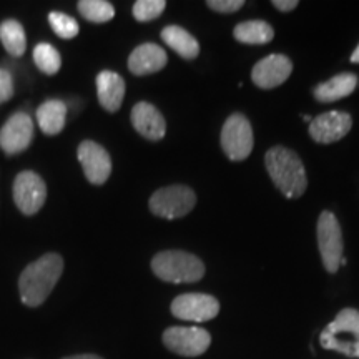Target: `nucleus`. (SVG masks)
<instances>
[{
	"label": "nucleus",
	"instance_id": "1",
	"mask_svg": "<svg viewBox=\"0 0 359 359\" xmlns=\"http://www.w3.org/2000/svg\"><path fill=\"white\" fill-rule=\"evenodd\" d=\"M64 273V259L57 253H47L30 263L19 280L20 299L25 306L37 308L45 303Z\"/></svg>",
	"mask_w": 359,
	"mask_h": 359
},
{
	"label": "nucleus",
	"instance_id": "2",
	"mask_svg": "<svg viewBox=\"0 0 359 359\" xmlns=\"http://www.w3.org/2000/svg\"><path fill=\"white\" fill-rule=\"evenodd\" d=\"M266 172L286 198H299L306 191V170L298 154L286 147H273L264 155Z\"/></svg>",
	"mask_w": 359,
	"mask_h": 359
},
{
	"label": "nucleus",
	"instance_id": "3",
	"mask_svg": "<svg viewBox=\"0 0 359 359\" xmlns=\"http://www.w3.org/2000/svg\"><path fill=\"white\" fill-rule=\"evenodd\" d=\"M151 271L167 283H196L205 276V264L198 257L182 250H167L151 259Z\"/></svg>",
	"mask_w": 359,
	"mask_h": 359
},
{
	"label": "nucleus",
	"instance_id": "4",
	"mask_svg": "<svg viewBox=\"0 0 359 359\" xmlns=\"http://www.w3.org/2000/svg\"><path fill=\"white\" fill-rule=\"evenodd\" d=\"M316 235L323 264H325L327 273L334 275L341 264L346 263V259L343 258V231H341L339 222L333 212L325 210L320 215L316 224Z\"/></svg>",
	"mask_w": 359,
	"mask_h": 359
},
{
	"label": "nucleus",
	"instance_id": "5",
	"mask_svg": "<svg viewBox=\"0 0 359 359\" xmlns=\"http://www.w3.org/2000/svg\"><path fill=\"white\" fill-rule=\"evenodd\" d=\"M150 210L155 217L178 219L195 208L196 195L190 187L172 185L156 190L150 198Z\"/></svg>",
	"mask_w": 359,
	"mask_h": 359
},
{
	"label": "nucleus",
	"instance_id": "6",
	"mask_svg": "<svg viewBox=\"0 0 359 359\" xmlns=\"http://www.w3.org/2000/svg\"><path fill=\"white\" fill-rule=\"evenodd\" d=\"M323 333L325 334H320L323 348L346 356L348 348L359 343V311L353 308L341 309Z\"/></svg>",
	"mask_w": 359,
	"mask_h": 359
},
{
	"label": "nucleus",
	"instance_id": "7",
	"mask_svg": "<svg viewBox=\"0 0 359 359\" xmlns=\"http://www.w3.org/2000/svg\"><path fill=\"white\" fill-rule=\"evenodd\" d=\"M253 128L243 114H233L222 128V148L233 161L246 160L253 151Z\"/></svg>",
	"mask_w": 359,
	"mask_h": 359
},
{
	"label": "nucleus",
	"instance_id": "8",
	"mask_svg": "<svg viewBox=\"0 0 359 359\" xmlns=\"http://www.w3.org/2000/svg\"><path fill=\"white\" fill-rule=\"evenodd\" d=\"M163 344L178 356L196 358L210 348L212 336L198 326H172L165 330Z\"/></svg>",
	"mask_w": 359,
	"mask_h": 359
},
{
	"label": "nucleus",
	"instance_id": "9",
	"mask_svg": "<svg viewBox=\"0 0 359 359\" xmlns=\"http://www.w3.org/2000/svg\"><path fill=\"white\" fill-rule=\"evenodd\" d=\"M172 314L175 318L191 323H206L218 316L219 303L212 294L185 293L172 302Z\"/></svg>",
	"mask_w": 359,
	"mask_h": 359
},
{
	"label": "nucleus",
	"instance_id": "10",
	"mask_svg": "<svg viewBox=\"0 0 359 359\" xmlns=\"http://www.w3.org/2000/svg\"><path fill=\"white\" fill-rule=\"evenodd\" d=\"M45 198H47V185L40 175L30 170L17 175L13 182V201L22 213L32 217L42 210Z\"/></svg>",
	"mask_w": 359,
	"mask_h": 359
},
{
	"label": "nucleus",
	"instance_id": "11",
	"mask_svg": "<svg viewBox=\"0 0 359 359\" xmlns=\"http://www.w3.org/2000/svg\"><path fill=\"white\" fill-rule=\"evenodd\" d=\"M34 122L29 114L17 111L4 123L0 130V148L6 155H17L25 151L32 143Z\"/></svg>",
	"mask_w": 359,
	"mask_h": 359
},
{
	"label": "nucleus",
	"instance_id": "12",
	"mask_svg": "<svg viewBox=\"0 0 359 359\" xmlns=\"http://www.w3.org/2000/svg\"><path fill=\"white\" fill-rule=\"evenodd\" d=\"M79 161L82 163L85 177L92 185H103L110 178L111 160L109 151L97 142L85 140L79 145Z\"/></svg>",
	"mask_w": 359,
	"mask_h": 359
},
{
	"label": "nucleus",
	"instance_id": "13",
	"mask_svg": "<svg viewBox=\"0 0 359 359\" xmlns=\"http://www.w3.org/2000/svg\"><path fill=\"white\" fill-rule=\"evenodd\" d=\"M293 72V64L286 55L281 53H273L262 58L257 65L251 70V79L257 87L263 90H271L280 87L290 79Z\"/></svg>",
	"mask_w": 359,
	"mask_h": 359
},
{
	"label": "nucleus",
	"instance_id": "14",
	"mask_svg": "<svg viewBox=\"0 0 359 359\" xmlns=\"http://www.w3.org/2000/svg\"><path fill=\"white\" fill-rule=\"evenodd\" d=\"M353 127L351 115L346 111H326L318 115L309 123V135L316 143L339 142Z\"/></svg>",
	"mask_w": 359,
	"mask_h": 359
},
{
	"label": "nucleus",
	"instance_id": "15",
	"mask_svg": "<svg viewBox=\"0 0 359 359\" xmlns=\"http://www.w3.org/2000/svg\"><path fill=\"white\" fill-rule=\"evenodd\" d=\"M132 125L142 137L147 140L158 142L167 133V122H165L163 115L155 105L148 102H138L132 110Z\"/></svg>",
	"mask_w": 359,
	"mask_h": 359
},
{
	"label": "nucleus",
	"instance_id": "16",
	"mask_svg": "<svg viewBox=\"0 0 359 359\" xmlns=\"http://www.w3.org/2000/svg\"><path fill=\"white\" fill-rule=\"evenodd\" d=\"M168 57L163 48L155 43H142L138 45L128 57V70L138 75H151L156 74L167 65Z\"/></svg>",
	"mask_w": 359,
	"mask_h": 359
},
{
	"label": "nucleus",
	"instance_id": "17",
	"mask_svg": "<svg viewBox=\"0 0 359 359\" xmlns=\"http://www.w3.org/2000/svg\"><path fill=\"white\" fill-rule=\"evenodd\" d=\"M97 95L100 105L110 114L120 110L125 97V82L118 74L103 70L97 75Z\"/></svg>",
	"mask_w": 359,
	"mask_h": 359
},
{
	"label": "nucleus",
	"instance_id": "18",
	"mask_svg": "<svg viewBox=\"0 0 359 359\" xmlns=\"http://www.w3.org/2000/svg\"><path fill=\"white\" fill-rule=\"evenodd\" d=\"M359 83V79L354 74H339L327 80L325 83H320L316 88L313 90V95L318 102L330 103V102H338L341 98L351 95L356 90Z\"/></svg>",
	"mask_w": 359,
	"mask_h": 359
},
{
	"label": "nucleus",
	"instance_id": "19",
	"mask_svg": "<svg viewBox=\"0 0 359 359\" xmlns=\"http://www.w3.org/2000/svg\"><path fill=\"white\" fill-rule=\"evenodd\" d=\"M161 40L168 45L172 50L178 53L185 60H193L200 55V43L198 40L190 32L178 25H168L161 30Z\"/></svg>",
	"mask_w": 359,
	"mask_h": 359
},
{
	"label": "nucleus",
	"instance_id": "20",
	"mask_svg": "<svg viewBox=\"0 0 359 359\" xmlns=\"http://www.w3.org/2000/svg\"><path fill=\"white\" fill-rule=\"evenodd\" d=\"M37 122L45 135H58L67 123V105L57 98L43 102L37 109Z\"/></svg>",
	"mask_w": 359,
	"mask_h": 359
},
{
	"label": "nucleus",
	"instance_id": "21",
	"mask_svg": "<svg viewBox=\"0 0 359 359\" xmlns=\"http://www.w3.org/2000/svg\"><path fill=\"white\" fill-rule=\"evenodd\" d=\"M233 35L240 43L266 45L275 37V30L264 20H246L235 27Z\"/></svg>",
	"mask_w": 359,
	"mask_h": 359
},
{
	"label": "nucleus",
	"instance_id": "22",
	"mask_svg": "<svg viewBox=\"0 0 359 359\" xmlns=\"http://www.w3.org/2000/svg\"><path fill=\"white\" fill-rule=\"evenodd\" d=\"M0 42L6 48L8 55L22 57L27 50V37L25 30L20 22L8 19L0 24Z\"/></svg>",
	"mask_w": 359,
	"mask_h": 359
},
{
	"label": "nucleus",
	"instance_id": "23",
	"mask_svg": "<svg viewBox=\"0 0 359 359\" xmlns=\"http://www.w3.org/2000/svg\"><path fill=\"white\" fill-rule=\"evenodd\" d=\"M79 12L85 20L93 24H105L115 17V8L105 0H82L79 2Z\"/></svg>",
	"mask_w": 359,
	"mask_h": 359
},
{
	"label": "nucleus",
	"instance_id": "24",
	"mask_svg": "<svg viewBox=\"0 0 359 359\" xmlns=\"http://www.w3.org/2000/svg\"><path fill=\"white\" fill-rule=\"evenodd\" d=\"M34 62L37 69L45 75H55L62 67V57L53 45L37 43L34 48Z\"/></svg>",
	"mask_w": 359,
	"mask_h": 359
},
{
	"label": "nucleus",
	"instance_id": "25",
	"mask_svg": "<svg viewBox=\"0 0 359 359\" xmlns=\"http://www.w3.org/2000/svg\"><path fill=\"white\" fill-rule=\"evenodd\" d=\"M48 24H50L53 32L57 34V37L65 40L77 37L80 32L79 22L64 12H52L48 15Z\"/></svg>",
	"mask_w": 359,
	"mask_h": 359
},
{
	"label": "nucleus",
	"instance_id": "26",
	"mask_svg": "<svg viewBox=\"0 0 359 359\" xmlns=\"http://www.w3.org/2000/svg\"><path fill=\"white\" fill-rule=\"evenodd\" d=\"M167 2L165 0H138L133 6V17L138 22L155 20L163 13Z\"/></svg>",
	"mask_w": 359,
	"mask_h": 359
},
{
	"label": "nucleus",
	"instance_id": "27",
	"mask_svg": "<svg viewBox=\"0 0 359 359\" xmlns=\"http://www.w3.org/2000/svg\"><path fill=\"white\" fill-rule=\"evenodd\" d=\"M212 11L219 12V13H233L236 11H240L241 7L245 6L243 0H208L206 2Z\"/></svg>",
	"mask_w": 359,
	"mask_h": 359
},
{
	"label": "nucleus",
	"instance_id": "28",
	"mask_svg": "<svg viewBox=\"0 0 359 359\" xmlns=\"http://www.w3.org/2000/svg\"><path fill=\"white\" fill-rule=\"evenodd\" d=\"M13 97V79L6 69H0V103H6Z\"/></svg>",
	"mask_w": 359,
	"mask_h": 359
},
{
	"label": "nucleus",
	"instance_id": "29",
	"mask_svg": "<svg viewBox=\"0 0 359 359\" xmlns=\"http://www.w3.org/2000/svg\"><path fill=\"white\" fill-rule=\"evenodd\" d=\"M273 6L280 12H291L298 7V0H273Z\"/></svg>",
	"mask_w": 359,
	"mask_h": 359
},
{
	"label": "nucleus",
	"instance_id": "30",
	"mask_svg": "<svg viewBox=\"0 0 359 359\" xmlns=\"http://www.w3.org/2000/svg\"><path fill=\"white\" fill-rule=\"evenodd\" d=\"M64 359H103V358L97 356V354H75V356H69Z\"/></svg>",
	"mask_w": 359,
	"mask_h": 359
},
{
	"label": "nucleus",
	"instance_id": "31",
	"mask_svg": "<svg viewBox=\"0 0 359 359\" xmlns=\"http://www.w3.org/2000/svg\"><path fill=\"white\" fill-rule=\"evenodd\" d=\"M351 62H353V64H359V45L356 47V50L353 52V55H351Z\"/></svg>",
	"mask_w": 359,
	"mask_h": 359
}]
</instances>
